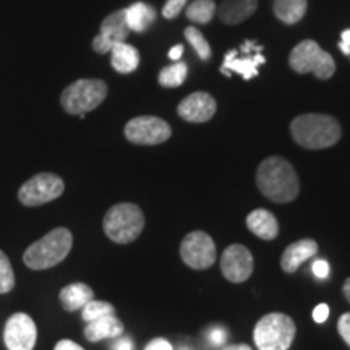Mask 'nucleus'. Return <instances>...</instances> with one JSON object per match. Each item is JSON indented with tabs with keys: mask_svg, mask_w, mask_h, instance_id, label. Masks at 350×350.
Here are the masks:
<instances>
[{
	"mask_svg": "<svg viewBox=\"0 0 350 350\" xmlns=\"http://www.w3.org/2000/svg\"><path fill=\"white\" fill-rule=\"evenodd\" d=\"M221 271L229 282L240 284L250 279L253 273V256L245 245H229L222 253Z\"/></svg>",
	"mask_w": 350,
	"mask_h": 350,
	"instance_id": "13",
	"label": "nucleus"
},
{
	"mask_svg": "<svg viewBox=\"0 0 350 350\" xmlns=\"http://www.w3.org/2000/svg\"><path fill=\"white\" fill-rule=\"evenodd\" d=\"M222 350H252V349L245 344H239V345H227V347H224Z\"/></svg>",
	"mask_w": 350,
	"mask_h": 350,
	"instance_id": "40",
	"label": "nucleus"
},
{
	"mask_svg": "<svg viewBox=\"0 0 350 350\" xmlns=\"http://www.w3.org/2000/svg\"><path fill=\"white\" fill-rule=\"evenodd\" d=\"M60 304H62L65 312H77L81 310L86 304L94 300V292L88 284L75 282L65 286L59 294Z\"/></svg>",
	"mask_w": 350,
	"mask_h": 350,
	"instance_id": "20",
	"label": "nucleus"
},
{
	"mask_svg": "<svg viewBox=\"0 0 350 350\" xmlns=\"http://www.w3.org/2000/svg\"><path fill=\"white\" fill-rule=\"evenodd\" d=\"M81 318L83 321L90 323L93 319H98L100 317H106V314H116V308L113 305L107 304V301H100V300H91L90 304H86L81 308Z\"/></svg>",
	"mask_w": 350,
	"mask_h": 350,
	"instance_id": "27",
	"label": "nucleus"
},
{
	"mask_svg": "<svg viewBox=\"0 0 350 350\" xmlns=\"http://www.w3.org/2000/svg\"><path fill=\"white\" fill-rule=\"evenodd\" d=\"M261 51L262 46L248 39L240 46V49H230L224 55V62L221 65V72L229 78L232 73H239L243 77V80H252L258 75V68L262 64H266Z\"/></svg>",
	"mask_w": 350,
	"mask_h": 350,
	"instance_id": "9",
	"label": "nucleus"
},
{
	"mask_svg": "<svg viewBox=\"0 0 350 350\" xmlns=\"http://www.w3.org/2000/svg\"><path fill=\"white\" fill-rule=\"evenodd\" d=\"M36 338V325L29 314L15 313L8 318L3 331V342L8 350H33Z\"/></svg>",
	"mask_w": 350,
	"mask_h": 350,
	"instance_id": "12",
	"label": "nucleus"
},
{
	"mask_svg": "<svg viewBox=\"0 0 350 350\" xmlns=\"http://www.w3.org/2000/svg\"><path fill=\"white\" fill-rule=\"evenodd\" d=\"M339 49L342 54L350 57V28L345 29V31H342V34H340Z\"/></svg>",
	"mask_w": 350,
	"mask_h": 350,
	"instance_id": "35",
	"label": "nucleus"
},
{
	"mask_svg": "<svg viewBox=\"0 0 350 350\" xmlns=\"http://www.w3.org/2000/svg\"><path fill=\"white\" fill-rule=\"evenodd\" d=\"M54 350H85V349H83L81 345H78L77 342H73V340L64 339V340H59V342H57Z\"/></svg>",
	"mask_w": 350,
	"mask_h": 350,
	"instance_id": "37",
	"label": "nucleus"
},
{
	"mask_svg": "<svg viewBox=\"0 0 350 350\" xmlns=\"http://www.w3.org/2000/svg\"><path fill=\"white\" fill-rule=\"evenodd\" d=\"M111 65L122 75L133 73L139 65V52L137 47L126 42H119L111 49Z\"/></svg>",
	"mask_w": 350,
	"mask_h": 350,
	"instance_id": "21",
	"label": "nucleus"
},
{
	"mask_svg": "<svg viewBox=\"0 0 350 350\" xmlns=\"http://www.w3.org/2000/svg\"><path fill=\"white\" fill-rule=\"evenodd\" d=\"M107 85L96 78H81L68 85L60 96V104L64 111L70 116H80L85 119V113L94 111L107 98Z\"/></svg>",
	"mask_w": 350,
	"mask_h": 350,
	"instance_id": "5",
	"label": "nucleus"
},
{
	"mask_svg": "<svg viewBox=\"0 0 350 350\" xmlns=\"http://www.w3.org/2000/svg\"><path fill=\"white\" fill-rule=\"evenodd\" d=\"M313 273L319 279H326L329 275V262L325 260H318L313 262Z\"/></svg>",
	"mask_w": 350,
	"mask_h": 350,
	"instance_id": "32",
	"label": "nucleus"
},
{
	"mask_svg": "<svg viewBox=\"0 0 350 350\" xmlns=\"http://www.w3.org/2000/svg\"><path fill=\"white\" fill-rule=\"evenodd\" d=\"M295 332V321L288 314L269 313L256 323L253 339L258 350H288Z\"/></svg>",
	"mask_w": 350,
	"mask_h": 350,
	"instance_id": "6",
	"label": "nucleus"
},
{
	"mask_svg": "<svg viewBox=\"0 0 350 350\" xmlns=\"http://www.w3.org/2000/svg\"><path fill=\"white\" fill-rule=\"evenodd\" d=\"M216 100L211 94L196 91L187 96L185 99L178 104L177 112L183 120L191 122V124H203V122L211 120L216 113Z\"/></svg>",
	"mask_w": 350,
	"mask_h": 350,
	"instance_id": "15",
	"label": "nucleus"
},
{
	"mask_svg": "<svg viewBox=\"0 0 350 350\" xmlns=\"http://www.w3.org/2000/svg\"><path fill=\"white\" fill-rule=\"evenodd\" d=\"M15 287V273L8 256L0 250V294H8Z\"/></svg>",
	"mask_w": 350,
	"mask_h": 350,
	"instance_id": "28",
	"label": "nucleus"
},
{
	"mask_svg": "<svg viewBox=\"0 0 350 350\" xmlns=\"http://www.w3.org/2000/svg\"><path fill=\"white\" fill-rule=\"evenodd\" d=\"M338 331H339L340 338H342L345 340V344L350 347V312L344 313L342 317L339 318Z\"/></svg>",
	"mask_w": 350,
	"mask_h": 350,
	"instance_id": "30",
	"label": "nucleus"
},
{
	"mask_svg": "<svg viewBox=\"0 0 350 350\" xmlns=\"http://www.w3.org/2000/svg\"><path fill=\"white\" fill-rule=\"evenodd\" d=\"M288 64L297 73H314L319 80H329L336 72V62L331 54L323 51L312 39L297 44L288 57Z\"/></svg>",
	"mask_w": 350,
	"mask_h": 350,
	"instance_id": "7",
	"label": "nucleus"
},
{
	"mask_svg": "<svg viewBox=\"0 0 350 350\" xmlns=\"http://www.w3.org/2000/svg\"><path fill=\"white\" fill-rule=\"evenodd\" d=\"M292 138L306 150H325L334 146L342 137L339 122L325 113H304L291 124Z\"/></svg>",
	"mask_w": 350,
	"mask_h": 350,
	"instance_id": "2",
	"label": "nucleus"
},
{
	"mask_svg": "<svg viewBox=\"0 0 350 350\" xmlns=\"http://www.w3.org/2000/svg\"><path fill=\"white\" fill-rule=\"evenodd\" d=\"M126 25L130 31L144 33L151 28V25L156 21V10L150 3L135 2L133 5L125 8Z\"/></svg>",
	"mask_w": 350,
	"mask_h": 350,
	"instance_id": "22",
	"label": "nucleus"
},
{
	"mask_svg": "<svg viewBox=\"0 0 350 350\" xmlns=\"http://www.w3.org/2000/svg\"><path fill=\"white\" fill-rule=\"evenodd\" d=\"M125 138L133 144L142 146H154L167 142L172 135L167 122L152 116H139L131 119L125 125Z\"/></svg>",
	"mask_w": 350,
	"mask_h": 350,
	"instance_id": "11",
	"label": "nucleus"
},
{
	"mask_svg": "<svg viewBox=\"0 0 350 350\" xmlns=\"http://www.w3.org/2000/svg\"><path fill=\"white\" fill-rule=\"evenodd\" d=\"M144 350H174L172 345H170L169 340H165L163 338H156L152 339L150 344L144 347Z\"/></svg>",
	"mask_w": 350,
	"mask_h": 350,
	"instance_id": "34",
	"label": "nucleus"
},
{
	"mask_svg": "<svg viewBox=\"0 0 350 350\" xmlns=\"http://www.w3.org/2000/svg\"><path fill=\"white\" fill-rule=\"evenodd\" d=\"M318 253V243L313 239H304L291 243L281 256V268L284 273H295L301 262L313 258Z\"/></svg>",
	"mask_w": 350,
	"mask_h": 350,
	"instance_id": "16",
	"label": "nucleus"
},
{
	"mask_svg": "<svg viewBox=\"0 0 350 350\" xmlns=\"http://www.w3.org/2000/svg\"><path fill=\"white\" fill-rule=\"evenodd\" d=\"M180 350H190V349H180Z\"/></svg>",
	"mask_w": 350,
	"mask_h": 350,
	"instance_id": "41",
	"label": "nucleus"
},
{
	"mask_svg": "<svg viewBox=\"0 0 350 350\" xmlns=\"http://www.w3.org/2000/svg\"><path fill=\"white\" fill-rule=\"evenodd\" d=\"M65 183L59 175L42 172L26 180L18 190V200L28 208L42 206L64 193Z\"/></svg>",
	"mask_w": 350,
	"mask_h": 350,
	"instance_id": "8",
	"label": "nucleus"
},
{
	"mask_svg": "<svg viewBox=\"0 0 350 350\" xmlns=\"http://www.w3.org/2000/svg\"><path fill=\"white\" fill-rule=\"evenodd\" d=\"M256 185L274 203H291L300 193L299 175L281 156L266 157L256 172Z\"/></svg>",
	"mask_w": 350,
	"mask_h": 350,
	"instance_id": "1",
	"label": "nucleus"
},
{
	"mask_svg": "<svg viewBox=\"0 0 350 350\" xmlns=\"http://www.w3.org/2000/svg\"><path fill=\"white\" fill-rule=\"evenodd\" d=\"M188 0H167L163 8V16L167 20H172L175 16H178L185 8Z\"/></svg>",
	"mask_w": 350,
	"mask_h": 350,
	"instance_id": "29",
	"label": "nucleus"
},
{
	"mask_svg": "<svg viewBox=\"0 0 350 350\" xmlns=\"http://www.w3.org/2000/svg\"><path fill=\"white\" fill-rule=\"evenodd\" d=\"M327 317H329V306L326 304H319L317 308L313 310V319L317 323H325Z\"/></svg>",
	"mask_w": 350,
	"mask_h": 350,
	"instance_id": "33",
	"label": "nucleus"
},
{
	"mask_svg": "<svg viewBox=\"0 0 350 350\" xmlns=\"http://www.w3.org/2000/svg\"><path fill=\"white\" fill-rule=\"evenodd\" d=\"M216 3L214 0H195L187 7V18L191 23L196 25H208L213 20L214 13H216Z\"/></svg>",
	"mask_w": 350,
	"mask_h": 350,
	"instance_id": "24",
	"label": "nucleus"
},
{
	"mask_svg": "<svg viewBox=\"0 0 350 350\" xmlns=\"http://www.w3.org/2000/svg\"><path fill=\"white\" fill-rule=\"evenodd\" d=\"M182 54H183V46L182 44H177V46H174L172 49L169 51V59L170 60H180Z\"/></svg>",
	"mask_w": 350,
	"mask_h": 350,
	"instance_id": "38",
	"label": "nucleus"
},
{
	"mask_svg": "<svg viewBox=\"0 0 350 350\" xmlns=\"http://www.w3.org/2000/svg\"><path fill=\"white\" fill-rule=\"evenodd\" d=\"M73 245L72 232L65 227L47 232L42 239L26 248L23 261L29 269L44 271L54 268L68 256Z\"/></svg>",
	"mask_w": 350,
	"mask_h": 350,
	"instance_id": "3",
	"label": "nucleus"
},
{
	"mask_svg": "<svg viewBox=\"0 0 350 350\" xmlns=\"http://www.w3.org/2000/svg\"><path fill=\"white\" fill-rule=\"evenodd\" d=\"M103 229L112 242L119 245L135 242L144 229L142 208L133 203L113 204L104 216Z\"/></svg>",
	"mask_w": 350,
	"mask_h": 350,
	"instance_id": "4",
	"label": "nucleus"
},
{
	"mask_svg": "<svg viewBox=\"0 0 350 350\" xmlns=\"http://www.w3.org/2000/svg\"><path fill=\"white\" fill-rule=\"evenodd\" d=\"M256 8L258 0H224L216 12L222 23L239 25L250 18Z\"/></svg>",
	"mask_w": 350,
	"mask_h": 350,
	"instance_id": "18",
	"label": "nucleus"
},
{
	"mask_svg": "<svg viewBox=\"0 0 350 350\" xmlns=\"http://www.w3.org/2000/svg\"><path fill=\"white\" fill-rule=\"evenodd\" d=\"M342 292H344V297H345V299H347V301L350 304V278L347 279V281L344 282Z\"/></svg>",
	"mask_w": 350,
	"mask_h": 350,
	"instance_id": "39",
	"label": "nucleus"
},
{
	"mask_svg": "<svg viewBox=\"0 0 350 350\" xmlns=\"http://www.w3.org/2000/svg\"><path fill=\"white\" fill-rule=\"evenodd\" d=\"M180 256L182 261L191 269H208L216 261V245L206 232H190L180 243Z\"/></svg>",
	"mask_w": 350,
	"mask_h": 350,
	"instance_id": "10",
	"label": "nucleus"
},
{
	"mask_svg": "<svg viewBox=\"0 0 350 350\" xmlns=\"http://www.w3.org/2000/svg\"><path fill=\"white\" fill-rule=\"evenodd\" d=\"M247 227L262 240H274L279 235V222L268 209H255L247 216Z\"/></svg>",
	"mask_w": 350,
	"mask_h": 350,
	"instance_id": "19",
	"label": "nucleus"
},
{
	"mask_svg": "<svg viewBox=\"0 0 350 350\" xmlns=\"http://www.w3.org/2000/svg\"><path fill=\"white\" fill-rule=\"evenodd\" d=\"M124 323L116 314H106L90 321L85 327V338L90 342H99L104 339L120 338L124 334Z\"/></svg>",
	"mask_w": 350,
	"mask_h": 350,
	"instance_id": "17",
	"label": "nucleus"
},
{
	"mask_svg": "<svg viewBox=\"0 0 350 350\" xmlns=\"http://www.w3.org/2000/svg\"><path fill=\"white\" fill-rule=\"evenodd\" d=\"M130 34V28L126 25L125 8L124 10L112 12L100 23V31L93 39V49L98 54H107L116 44L125 42Z\"/></svg>",
	"mask_w": 350,
	"mask_h": 350,
	"instance_id": "14",
	"label": "nucleus"
},
{
	"mask_svg": "<svg viewBox=\"0 0 350 350\" xmlns=\"http://www.w3.org/2000/svg\"><path fill=\"white\" fill-rule=\"evenodd\" d=\"M187 75H188L187 64L177 62L161 70L159 77H157V81H159V85L163 88H177L183 85V81L187 80Z\"/></svg>",
	"mask_w": 350,
	"mask_h": 350,
	"instance_id": "25",
	"label": "nucleus"
},
{
	"mask_svg": "<svg viewBox=\"0 0 350 350\" xmlns=\"http://www.w3.org/2000/svg\"><path fill=\"white\" fill-rule=\"evenodd\" d=\"M185 38L187 41L190 42V46L193 47L196 55H198L203 62H208V60L211 59V46H209L206 38L203 36V33H201L198 28L188 26L185 29Z\"/></svg>",
	"mask_w": 350,
	"mask_h": 350,
	"instance_id": "26",
	"label": "nucleus"
},
{
	"mask_svg": "<svg viewBox=\"0 0 350 350\" xmlns=\"http://www.w3.org/2000/svg\"><path fill=\"white\" fill-rule=\"evenodd\" d=\"M208 339H209V342L214 344V345H222L227 339V331L221 326L213 327V329L209 331V338Z\"/></svg>",
	"mask_w": 350,
	"mask_h": 350,
	"instance_id": "31",
	"label": "nucleus"
},
{
	"mask_svg": "<svg viewBox=\"0 0 350 350\" xmlns=\"http://www.w3.org/2000/svg\"><path fill=\"white\" fill-rule=\"evenodd\" d=\"M274 15L286 25L301 21L306 13V0H274Z\"/></svg>",
	"mask_w": 350,
	"mask_h": 350,
	"instance_id": "23",
	"label": "nucleus"
},
{
	"mask_svg": "<svg viewBox=\"0 0 350 350\" xmlns=\"http://www.w3.org/2000/svg\"><path fill=\"white\" fill-rule=\"evenodd\" d=\"M112 350H135L133 340L130 338H119L113 342Z\"/></svg>",
	"mask_w": 350,
	"mask_h": 350,
	"instance_id": "36",
	"label": "nucleus"
}]
</instances>
